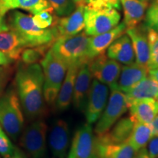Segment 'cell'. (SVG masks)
I'll return each instance as SVG.
<instances>
[{"mask_svg": "<svg viewBox=\"0 0 158 158\" xmlns=\"http://www.w3.org/2000/svg\"><path fill=\"white\" fill-rule=\"evenodd\" d=\"M17 94L23 111L31 119H37L45 114L46 106L43 95L44 75L41 65H21L15 77Z\"/></svg>", "mask_w": 158, "mask_h": 158, "instance_id": "6da1fadb", "label": "cell"}, {"mask_svg": "<svg viewBox=\"0 0 158 158\" xmlns=\"http://www.w3.org/2000/svg\"><path fill=\"white\" fill-rule=\"evenodd\" d=\"M89 36L81 31L69 37H59L54 41L51 50L54 56L68 67L81 65L89 62L88 47Z\"/></svg>", "mask_w": 158, "mask_h": 158, "instance_id": "7a4b0ae2", "label": "cell"}, {"mask_svg": "<svg viewBox=\"0 0 158 158\" xmlns=\"http://www.w3.org/2000/svg\"><path fill=\"white\" fill-rule=\"evenodd\" d=\"M12 29L24 40L28 47L51 45L58 36L54 27L41 29L35 24L30 15L14 11L11 18Z\"/></svg>", "mask_w": 158, "mask_h": 158, "instance_id": "3957f363", "label": "cell"}, {"mask_svg": "<svg viewBox=\"0 0 158 158\" xmlns=\"http://www.w3.org/2000/svg\"><path fill=\"white\" fill-rule=\"evenodd\" d=\"M40 65L44 75L43 95L45 103L53 106L56 102L68 67L54 56L51 48L40 61Z\"/></svg>", "mask_w": 158, "mask_h": 158, "instance_id": "277c9868", "label": "cell"}, {"mask_svg": "<svg viewBox=\"0 0 158 158\" xmlns=\"http://www.w3.org/2000/svg\"><path fill=\"white\" fill-rule=\"evenodd\" d=\"M18 94L8 90L0 97V125L10 137L16 140L23 131L24 118Z\"/></svg>", "mask_w": 158, "mask_h": 158, "instance_id": "5b68a950", "label": "cell"}, {"mask_svg": "<svg viewBox=\"0 0 158 158\" xmlns=\"http://www.w3.org/2000/svg\"><path fill=\"white\" fill-rule=\"evenodd\" d=\"M121 14L114 8L93 9L85 7V31L88 36H95L111 30L119 23Z\"/></svg>", "mask_w": 158, "mask_h": 158, "instance_id": "8992f818", "label": "cell"}, {"mask_svg": "<svg viewBox=\"0 0 158 158\" xmlns=\"http://www.w3.org/2000/svg\"><path fill=\"white\" fill-rule=\"evenodd\" d=\"M107 104L99 118L94 132L96 135L106 133L127 111L128 105L125 94L117 89H110Z\"/></svg>", "mask_w": 158, "mask_h": 158, "instance_id": "52a82bcc", "label": "cell"}, {"mask_svg": "<svg viewBox=\"0 0 158 158\" xmlns=\"http://www.w3.org/2000/svg\"><path fill=\"white\" fill-rule=\"evenodd\" d=\"M48 126L43 120L36 119L21 133L20 145L31 158H45L47 151Z\"/></svg>", "mask_w": 158, "mask_h": 158, "instance_id": "ba28073f", "label": "cell"}, {"mask_svg": "<svg viewBox=\"0 0 158 158\" xmlns=\"http://www.w3.org/2000/svg\"><path fill=\"white\" fill-rule=\"evenodd\" d=\"M67 158H100L98 138L92 124L85 123L76 130Z\"/></svg>", "mask_w": 158, "mask_h": 158, "instance_id": "9c48e42d", "label": "cell"}, {"mask_svg": "<svg viewBox=\"0 0 158 158\" xmlns=\"http://www.w3.org/2000/svg\"><path fill=\"white\" fill-rule=\"evenodd\" d=\"M92 78L107 85L109 89L115 88L122 66L119 62L102 54L89 62Z\"/></svg>", "mask_w": 158, "mask_h": 158, "instance_id": "30bf717a", "label": "cell"}, {"mask_svg": "<svg viewBox=\"0 0 158 158\" xmlns=\"http://www.w3.org/2000/svg\"><path fill=\"white\" fill-rule=\"evenodd\" d=\"M109 96V87L107 85L93 79L91 84L84 114L86 123L92 124L98 122L106 108Z\"/></svg>", "mask_w": 158, "mask_h": 158, "instance_id": "8fae6325", "label": "cell"}, {"mask_svg": "<svg viewBox=\"0 0 158 158\" xmlns=\"http://www.w3.org/2000/svg\"><path fill=\"white\" fill-rule=\"evenodd\" d=\"M70 143V132L65 120L57 119L51 125L48 145L55 158H67Z\"/></svg>", "mask_w": 158, "mask_h": 158, "instance_id": "7c38bea8", "label": "cell"}, {"mask_svg": "<svg viewBox=\"0 0 158 158\" xmlns=\"http://www.w3.org/2000/svg\"><path fill=\"white\" fill-rule=\"evenodd\" d=\"M92 76L89 67V62L84 63L79 67L75 81L72 102L74 108L84 112L89 93Z\"/></svg>", "mask_w": 158, "mask_h": 158, "instance_id": "4fadbf2b", "label": "cell"}, {"mask_svg": "<svg viewBox=\"0 0 158 158\" xmlns=\"http://www.w3.org/2000/svg\"><path fill=\"white\" fill-rule=\"evenodd\" d=\"M84 8L85 6H76V10L71 14L56 20L54 27L58 37L73 36L84 30Z\"/></svg>", "mask_w": 158, "mask_h": 158, "instance_id": "5bb4252c", "label": "cell"}, {"mask_svg": "<svg viewBox=\"0 0 158 158\" xmlns=\"http://www.w3.org/2000/svg\"><path fill=\"white\" fill-rule=\"evenodd\" d=\"M127 30V27L122 22L112 29L102 34L89 37L88 47V57L89 61L99 55L104 54L110 44L115 40L124 35Z\"/></svg>", "mask_w": 158, "mask_h": 158, "instance_id": "9a60e30c", "label": "cell"}, {"mask_svg": "<svg viewBox=\"0 0 158 158\" xmlns=\"http://www.w3.org/2000/svg\"><path fill=\"white\" fill-rule=\"evenodd\" d=\"M135 122L130 116L122 117L106 133L97 135L100 144H117L127 141L133 132Z\"/></svg>", "mask_w": 158, "mask_h": 158, "instance_id": "2e32d148", "label": "cell"}, {"mask_svg": "<svg viewBox=\"0 0 158 158\" xmlns=\"http://www.w3.org/2000/svg\"><path fill=\"white\" fill-rule=\"evenodd\" d=\"M148 76L149 68L147 66L139 64L136 62L124 65L121 68V72L115 88L126 93Z\"/></svg>", "mask_w": 158, "mask_h": 158, "instance_id": "e0dca14e", "label": "cell"}, {"mask_svg": "<svg viewBox=\"0 0 158 158\" xmlns=\"http://www.w3.org/2000/svg\"><path fill=\"white\" fill-rule=\"evenodd\" d=\"M126 34L131 40L135 53V62L147 66L149 59V46L147 39V28L142 26H136L127 29Z\"/></svg>", "mask_w": 158, "mask_h": 158, "instance_id": "ac0fdd59", "label": "cell"}, {"mask_svg": "<svg viewBox=\"0 0 158 158\" xmlns=\"http://www.w3.org/2000/svg\"><path fill=\"white\" fill-rule=\"evenodd\" d=\"M107 56L124 65L135 62V53L129 36L122 35L108 48Z\"/></svg>", "mask_w": 158, "mask_h": 158, "instance_id": "d6986e66", "label": "cell"}, {"mask_svg": "<svg viewBox=\"0 0 158 158\" xmlns=\"http://www.w3.org/2000/svg\"><path fill=\"white\" fill-rule=\"evenodd\" d=\"M130 116L135 122L149 124L158 114L157 100L146 98L137 100L129 106Z\"/></svg>", "mask_w": 158, "mask_h": 158, "instance_id": "ffe728a7", "label": "cell"}, {"mask_svg": "<svg viewBox=\"0 0 158 158\" xmlns=\"http://www.w3.org/2000/svg\"><path fill=\"white\" fill-rule=\"evenodd\" d=\"M29 48L24 40L14 30L0 32V51L12 60L21 57L23 51Z\"/></svg>", "mask_w": 158, "mask_h": 158, "instance_id": "44dd1931", "label": "cell"}, {"mask_svg": "<svg viewBox=\"0 0 158 158\" xmlns=\"http://www.w3.org/2000/svg\"><path fill=\"white\" fill-rule=\"evenodd\" d=\"M79 67L80 66L78 65H71L68 67L55 102L56 109L59 111H63L68 109L72 102L75 81Z\"/></svg>", "mask_w": 158, "mask_h": 158, "instance_id": "7402d4cb", "label": "cell"}, {"mask_svg": "<svg viewBox=\"0 0 158 158\" xmlns=\"http://www.w3.org/2000/svg\"><path fill=\"white\" fill-rule=\"evenodd\" d=\"M21 9L35 15L43 10L53 12L47 0H0V15L5 17L10 10Z\"/></svg>", "mask_w": 158, "mask_h": 158, "instance_id": "603a6c76", "label": "cell"}, {"mask_svg": "<svg viewBox=\"0 0 158 158\" xmlns=\"http://www.w3.org/2000/svg\"><path fill=\"white\" fill-rule=\"evenodd\" d=\"M128 107L137 100L146 98L158 99V84L149 76L146 77L126 92Z\"/></svg>", "mask_w": 158, "mask_h": 158, "instance_id": "cb8c5ba5", "label": "cell"}, {"mask_svg": "<svg viewBox=\"0 0 158 158\" xmlns=\"http://www.w3.org/2000/svg\"><path fill=\"white\" fill-rule=\"evenodd\" d=\"M124 11V21L127 29L133 28L141 23L149 6L148 2L139 0H120Z\"/></svg>", "mask_w": 158, "mask_h": 158, "instance_id": "d4e9b609", "label": "cell"}, {"mask_svg": "<svg viewBox=\"0 0 158 158\" xmlns=\"http://www.w3.org/2000/svg\"><path fill=\"white\" fill-rule=\"evenodd\" d=\"M100 158H135L138 151L127 141L117 144L99 143Z\"/></svg>", "mask_w": 158, "mask_h": 158, "instance_id": "484cf974", "label": "cell"}, {"mask_svg": "<svg viewBox=\"0 0 158 158\" xmlns=\"http://www.w3.org/2000/svg\"><path fill=\"white\" fill-rule=\"evenodd\" d=\"M152 136V130L149 124L135 122L133 132L127 141L138 152L147 147Z\"/></svg>", "mask_w": 158, "mask_h": 158, "instance_id": "4316f807", "label": "cell"}, {"mask_svg": "<svg viewBox=\"0 0 158 158\" xmlns=\"http://www.w3.org/2000/svg\"><path fill=\"white\" fill-rule=\"evenodd\" d=\"M51 45L29 47L25 48L21 55V58L23 64H31L40 62L44 58L47 51L49 50L48 48L51 46Z\"/></svg>", "mask_w": 158, "mask_h": 158, "instance_id": "83f0119b", "label": "cell"}, {"mask_svg": "<svg viewBox=\"0 0 158 158\" xmlns=\"http://www.w3.org/2000/svg\"><path fill=\"white\" fill-rule=\"evenodd\" d=\"M147 39L149 46V59L147 67L149 70L158 68V32L147 28Z\"/></svg>", "mask_w": 158, "mask_h": 158, "instance_id": "f1b7e54d", "label": "cell"}, {"mask_svg": "<svg viewBox=\"0 0 158 158\" xmlns=\"http://www.w3.org/2000/svg\"><path fill=\"white\" fill-rule=\"evenodd\" d=\"M55 13L60 17L68 16L76 8L73 0H47Z\"/></svg>", "mask_w": 158, "mask_h": 158, "instance_id": "f546056e", "label": "cell"}, {"mask_svg": "<svg viewBox=\"0 0 158 158\" xmlns=\"http://www.w3.org/2000/svg\"><path fill=\"white\" fill-rule=\"evenodd\" d=\"M144 21L147 28L158 32V4L152 2L148 6L144 15Z\"/></svg>", "mask_w": 158, "mask_h": 158, "instance_id": "4dcf8cb0", "label": "cell"}, {"mask_svg": "<svg viewBox=\"0 0 158 158\" xmlns=\"http://www.w3.org/2000/svg\"><path fill=\"white\" fill-rule=\"evenodd\" d=\"M85 7L89 8H114L120 10L122 8L120 0H87Z\"/></svg>", "mask_w": 158, "mask_h": 158, "instance_id": "1f68e13d", "label": "cell"}, {"mask_svg": "<svg viewBox=\"0 0 158 158\" xmlns=\"http://www.w3.org/2000/svg\"><path fill=\"white\" fill-rule=\"evenodd\" d=\"M51 12L43 10L34 15L32 20L37 27L41 29H48L52 27L54 23V18L51 14Z\"/></svg>", "mask_w": 158, "mask_h": 158, "instance_id": "d6a6232c", "label": "cell"}, {"mask_svg": "<svg viewBox=\"0 0 158 158\" xmlns=\"http://www.w3.org/2000/svg\"><path fill=\"white\" fill-rule=\"evenodd\" d=\"M14 147L8 136L6 135L5 130L0 125V155L2 157L11 155L15 151Z\"/></svg>", "mask_w": 158, "mask_h": 158, "instance_id": "836d02e7", "label": "cell"}, {"mask_svg": "<svg viewBox=\"0 0 158 158\" xmlns=\"http://www.w3.org/2000/svg\"><path fill=\"white\" fill-rule=\"evenodd\" d=\"M146 147L150 158H158V135L152 137Z\"/></svg>", "mask_w": 158, "mask_h": 158, "instance_id": "e575fe53", "label": "cell"}, {"mask_svg": "<svg viewBox=\"0 0 158 158\" xmlns=\"http://www.w3.org/2000/svg\"><path fill=\"white\" fill-rule=\"evenodd\" d=\"M7 71L3 67H0V93L5 87L6 81H7Z\"/></svg>", "mask_w": 158, "mask_h": 158, "instance_id": "d590c367", "label": "cell"}, {"mask_svg": "<svg viewBox=\"0 0 158 158\" xmlns=\"http://www.w3.org/2000/svg\"><path fill=\"white\" fill-rule=\"evenodd\" d=\"M12 61L11 59L0 51V66H7L10 64Z\"/></svg>", "mask_w": 158, "mask_h": 158, "instance_id": "8d00e7d4", "label": "cell"}, {"mask_svg": "<svg viewBox=\"0 0 158 158\" xmlns=\"http://www.w3.org/2000/svg\"><path fill=\"white\" fill-rule=\"evenodd\" d=\"M151 126L152 130L153 135H158V114L154 118V119L149 123Z\"/></svg>", "mask_w": 158, "mask_h": 158, "instance_id": "74e56055", "label": "cell"}, {"mask_svg": "<svg viewBox=\"0 0 158 158\" xmlns=\"http://www.w3.org/2000/svg\"><path fill=\"white\" fill-rule=\"evenodd\" d=\"M3 158H24V157H23L22 152H21L18 148L15 147V151L13 152V154H11V155H9L4 156Z\"/></svg>", "mask_w": 158, "mask_h": 158, "instance_id": "f35d334b", "label": "cell"}, {"mask_svg": "<svg viewBox=\"0 0 158 158\" xmlns=\"http://www.w3.org/2000/svg\"><path fill=\"white\" fill-rule=\"evenodd\" d=\"M9 30V27L5 22V17L0 15V32Z\"/></svg>", "mask_w": 158, "mask_h": 158, "instance_id": "ab89813d", "label": "cell"}, {"mask_svg": "<svg viewBox=\"0 0 158 158\" xmlns=\"http://www.w3.org/2000/svg\"><path fill=\"white\" fill-rule=\"evenodd\" d=\"M135 158H150L149 155H148V152L146 148H143L138 152Z\"/></svg>", "mask_w": 158, "mask_h": 158, "instance_id": "60d3db41", "label": "cell"}, {"mask_svg": "<svg viewBox=\"0 0 158 158\" xmlns=\"http://www.w3.org/2000/svg\"><path fill=\"white\" fill-rule=\"evenodd\" d=\"M149 76L158 84V68L149 70Z\"/></svg>", "mask_w": 158, "mask_h": 158, "instance_id": "b9f144b4", "label": "cell"}, {"mask_svg": "<svg viewBox=\"0 0 158 158\" xmlns=\"http://www.w3.org/2000/svg\"><path fill=\"white\" fill-rule=\"evenodd\" d=\"M75 4H76V6H85L86 5V2L87 0H73Z\"/></svg>", "mask_w": 158, "mask_h": 158, "instance_id": "7bdbcfd3", "label": "cell"}, {"mask_svg": "<svg viewBox=\"0 0 158 158\" xmlns=\"http://www.w3.org/2000/svg\"><path fill=\"white\" fill-rule=\"evenodd\" d=\"M152 2H153V3H157V4H158V0H152Z\"/></svg>", "mask_w": 158, "mask_h": 158, "instance_id": "ee69618b", "label": "cell"}, {"mask_svg": "<svg viewBox=\"0 0 158 158\" xmlns=\"http://www.w3.org/2000/svg\"><path fill=\"white\" fill-rule=\"evenodd\" d=\"M139 1H142V2H148V0H139Z\"/></svg>", "mask_w": 158, "mask_h": 158, "instance_id": "f6af8a7d", "label": "cell"}, {"mask_svg": "<svg viewBox=\"0 0 158 158\" xmlns=\"http://www.w3.org/2000/svg\"><path fill=\"white\" fill-rule=\"evenodd\" d=\"M157 102H158V99H157Z\"/></svg>", "mask_w": 158, "mask_h": 158, "instance_id": "bcb514c9", "label": "cell"}]
</instances>
